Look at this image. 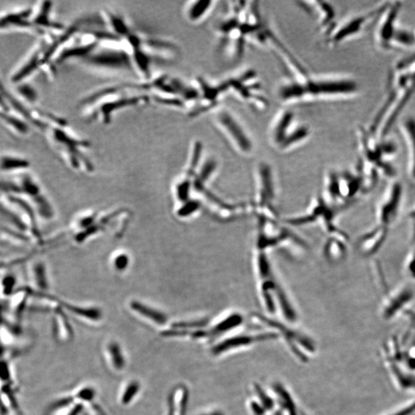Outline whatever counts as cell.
I'll list each match as a JSON object with an SVG mask.
<instances>
[{
  "label": "cell",
  "instance_id": "15",
  "mask_svg": "<svg viewBox=\"0 0 415 415\" xmlns=\"http://www.w3.org/2000/svg\"><path fill=\"white\" fill-rule=\"evenodd\" d=\"M401 132L406 146L409 174L415 181V117L408 116L402 120Z\"/></svg>",
  "mask_w": 415,
  "mask_h": 415
},
{
  "label": "cell",
  "instance_id": "40",
  "mask_svg": "<svg viewBox=\"0 0 415 415\" xmlns=\"http://www.w3.org/2000/svg\"><path fill=\"white\" fill-rule=\"evenodd\" d=\"M128 262H129L128 257L125 254H120L118 256L115 257V260H114V266L116 270H125L128 267Z\"/></svg>",
  "mask_w": 415,
  "mask_h": 415
},
{
  "label": "cell",
  "instance_id": "5",
  "mask_svg": "<svg viewBox=\"0 0 415 415\" xmlns=\"http://www.w3.org/2000/svg\"><path fill=\"white\" fill-rule=\"evenodd\" d=\"M388 3L389 2H381L367 12L352 15L338 25H334L332 30L327 36V42L331 46H335L362 33L369 27V25L376 22L378 17L385 10Z\"/></svg>",
  "mask_w": 415,
  "mask_h": 415
},
{
  "label": "cell",
  "instance_id": "28",
  "mask_svg": "<svg viewBox=\"0 0 415 415\" xmlns=\"http://www.w3.org/2000/svg\"><path fill=\"white\" fill-rule=\"evenodd\" d=\"M19 100H22L26 105L35 107L38 101V93L32 85L26 82L15 85V93Z\"/></svg>",
  "mask_w": 415,
  "mask_h": 415
},
{
  "label": "cell",
  "instance_id": "23",
  "mask_svg": "<svg viewBox=\"0 0 415 415\" xmlns=\"http://www.w3.org/2000/svg\"><path fill=\"white\" fill-rule=\"evenodd\" d=\"M242 321H243V317H241V314H232L222 321H219L218 324L213 326L210 329H207L208 338H214V337L221 335L226 333L227 331L238 327L242 323Z\"/></svg>",
  "mask_w": 415,
  "mask_h": 415
},
{
  "label": "cell",
  "instance_id": "46",
  "mask_svg": "<svg viewBox=\"0 0 415 415\" xmlns=\"http://www.w3.org/2000/svg\"><path fill=\"white\" fill-rule=\"evenodd\" d=\"M275 415H282V413H281V411H279V412L275 413Z\"/></svg>",
  "mask_w": 415,
  "mask_h": 415
},
{
  "label": "cell",
  "instance_id": "6",
  "mask_svg": "<svg viewBox=\"0 0 415 415\" xmlns=\"http://www.w3.org/2000/svg\"><path fill=\"white\" fill-rule=\"evenodd\" d=\"M306 97L342 98L350 97L358 91V85L349 79L341 77L308 78L301 81Z\"/></svg>",
  "mask_w": 415,
  "mask_h": 415
},
{
  "label": "cell",
  "instance_id": "12",
  "mask_svg": "<svg viewBox=\"0 0 415 415\" xmlns=\"http://www.w3.org/2000/svg\"><path fill=\"white\" fill-rule=\"evenodd\" d=\"M47 42L45 39L39 42V44L32 51L25 61L15 69L10 77L11 83L14 85L23 83L27 78L30 77L36 70L42 68V57Z\"/></svg>",
  "mask_w": 415,
  "mask_h": 415
},
{
  "label": "cell",
  "instance_id": "43",
  "mask_svg": "<svg viewBox=\"0 0 415 415\" xmlns=\"http://www.w3.org/2000/svg\"><path fill=\"white\" fill-rule=\"evenodd\" d=\"M409 216H410V218L412 222V226H413V228H412V242H413V245H415V208L411 211Z\"/></svg>",
  "mask_w": 415,
  "mask_h": 415
},
{
  "label": "cell",
  "instance_id": "16",
  "mask_svg": "<svg viewBox=\"0 0 415 415\" xmlns=\"http://www.w3.org/2000/svg\"><path fill=\"white\" fill-rule=\"evenodd\" d=\"M388 230L375 225L372 229L360 238L358 247L360 252L365 255L376 253L382 248L388 236Z\"/></svg>",
  "mask_w": 415,
  "mask_h": 415
},
{
  "label": "cell",
  "instance_id": "9",
  "mask_svg": "<svg viewBox=\"0 0 415 415\" xmlns=\"http://www.w3.org/2000/svg\"><path fill=\"white\" fill-rule=\"evenodd\" d=\"M255 317L259 320V321L263 322L264 324L269 325V327H272L274 329L277 331H280L284 337H285V341H287L288 344L290 347L291 351L296 354V356L302 360V361H306V357L300 350L299 349L296 343L301 344V345L303 346L304 348H307L309 351H313L314 350V344L312 341H311L309 338L306 336L303 335L300 333L296 332L293 330L290 329L289 327L278 322V321H274L272 319L268 318V317H264L261 314H255Z\"/></svg>",
  "mask_w": 415,
  "mask_h": 415
},
{
  "label": "cell",
  "instance_id": "24",
  "mask_svg": "<svg viewBox=\"0 0 415 415\" xmlns=\"http://www.w3.org/2000/svg\"><path fill=\"white\" fill-rule=\"evenodd\" d=\"M106 354L112 369L120 371L125 368L126 361L122 348L118 342L115 341L108 342L106 346Z\"/></svg>",
  "mask_w": 415,
  "mask_h": 415
},
{
  "label": "cell",
  "instance_id": "41",
  "mask_svg": "<svg viewBox=\"0 0 415 415\" xmlns=\"http://www.w3.org/2000/svg\"><path fill=\"white\" fill-rule=\"evenodd\" d=\"M250 408H251L252 412L255 415H264L265 414V411H266L262 405L255 402H251Z\"/></svg>",
  "mask_w": 415,
  "mask_h": 415
},
{
  "label": "cell",
  "instance_id": "44",
  "mask_svg": "<svg viewBox=\"0 0 415 415\" xmlns=\"http://www.w3.org/2000/svg\"><path fill=\"white\" fill-rule=\"evenodd\" d=\"M415 410V405H412L410 408L409 409H404L403 411L400 412V413L396 414L395 415H409L411 413H412L413 411Z\"/></svg>",
  "mask_w": 415,
  "mask_h": 415
},
{
  "label": "cell",
  "instance_id": "32",
  "mask_svg": "<svg viewBox=\"0 0 415 415\" xmlns=\"http://www.w3.org/2000/svg\"><path fill=\"white\" fill-rule=\"evenodd\" d=\"M273 388L275 393L279 396V401L284 409L288 412L289 415H299L296 405L288 391L280 384H275Z\"/></svg>",
  "mask_w": 415,
  "mask_h": 415
},
{
  "label": "cell",
  "instance_id": "33",
  "mask_svg": "<svg viewBox=\"0 0 415 415\" xmlns=\"http://www.w3.org/2000/svg\"><path fill=\"white\" fill-rule=\"evenodd\" d=\"M309 134H310V131H309V127L306 125L297 127L296 129L290 131L280 147H282V149H287L288 147L296 145L306 139L309 136Z\"/></svg>",
  "mask_w": 415,
  "mask_h": 415
},
{
  "label": "cell",
  "instance_id": "2",
  "mask_svg": "<svg viewBox=\"0 0 415 415\" xmlns=\"http://www.w3.org/2000/svg\"><path fill=\"white\" fill-rule=\"evenodd\" d=\"M43 132L51 145L57 152L63 154L73 169H84L93 172V164L85 155V150L90 147V142L73 134L69 130L67 123L49 125Z\"/></svg>",
  "mask_w": 415,
  "mask_h": 415
},
{
  "label": "cell",
  "instance_id": "22",
  "mask_svg": "<svg viewBox=\"0 0 415 415\" xmlns=\"http://www.w3.org/2000/svg\"><path fill=\"white\" fill-rule=\"evenodd\" d=\"M294 115L292 111H285L278 120L273 130V139L275 144L281 146L290 132L293 122Z\"/></svg>",
  "mask_w": 415,
  "mask_h": 415
},
{
  "label": "cell",
  "instance_id": "27",
  "mask_svg": "<svg viewBox=\"0 0 415 415\" xmlns=\"http://www.w3.org/2000/svg\"><path fill=\"white\" fill-rule=\"evenodd\" d=\"M348 239H344V238L331 237L325 248L327 258L334 262H338V261L339 262L340 260L344 259L347 253L346 243L348 242Z\"/></svg>",
  "mask_w": 415,
  "mask_h": 415
},
{
  "label": "cell",
  "instance_id": "35",
  "mask_svg": "<svg viewBox=\"0 0 415 415\" xmlns=\"http://www.w3.org/2000/svg\"><path fill=\"white\" fill-rule=\"evenodd\" d=\"M34 276L36 284L41 289H47L48 282L46 278V269L42 263H38L34 267Z\"/></svg>",
  "mask_w": 415,
  "mask_h": 415
},
{
  "label": "cell",
  "instance_id": "1",
  "mask_svg": "<svg viewBox=\"0 0 415 415\" xmlns=\"http://www.w3.org/2000/svg\"><path fill=\"white\" fill-rule=\"evenodd\" d=\"M415 90V52L395 66L383 105L370 125V132L384 139Z\"/></svg>",
  "mask_w": 415,
  "mask_h": 415
},
{
  "label": "cell",
  "instance_id": "10",
  "mask_svg": "<svg viewBox=\"0 0 415 415\" xmlns=\"http://www.w3.org/2000/svg\"><path fill=\"white\" fill-rule=\"evenodd\" d=\"M32 13L33 8H25L7 12L1 17V30L29 31L38 36L45 38L44 35L39 29H36L32 23Z\"/></svg>",
  "mask_w": 415,
  "mask_h": 415
},
{
  "label": "cell",
  "instance_id": "45",
  "mask_svg": "<svg viewBox=\"0 0 415 415\" xmlns=\"http://www.w3.org/2000/svg\"><path fill=\"white\" fill-rule=\"evenodd\" d=\"M201 415H224V414L221 411H213L209 413L203 414Z\"/></svg>",
  "mask_w": 415,
  "mask_h": 415
},
{
  "label": "cell",
  "instance_id": "25",
  "mask_svg": "<svg viewBox=\"0 0 415 415\" xmlns=\"http://www.w3.org/2000/svg\"><path fill=\"white\" fill-rule=\"evenodd\" d=\"M169 398L172 399L176 415H186L189 403V391L184 385H178L169 393Z\"/></svg>",
  "mask_w": 415,
  "mask_h": 415
},
{
  "label": "cell",
  "instance_id": "21",
  "mask_svg": "<svg viewBox=\"0 0 415 415\" xmlns=\"http://www.w3.org/2000/svg\"><path fill=\"white\" fill-rule=\"evenodd\" d=\"M314 4H315L314 6L319 15L318 19L321 27L324 29V33L327 36L335 25H334V16H335L334 8L329 3L322 2V1L314 2Z\"/></svg>",
  "mask_w": 415,
  "mask_h": 415
},
{
  "label": "cell",
  "instance_id": "19",
  "mask_svg": "<svg viewBox=\"0 0 415 415\" xmlns=\"http://www.w3.org/2000/svg\"><path fill=\"white\" fill-rule=\"evenodd\" d=\"M412 299L413 293L412 290L407 288H400L399 290L391 294L388 299H387L386 300L385 311L386 317L393 315L394 313L396 312L404 305L407 304Z\"/></svg>",
  "mask_w": 415,
  "mask_h": 415
},
{
  "label": "cell",
  "instance_id": "11",
  "mask_svg": "<svg viewBox=\"0 0 415 415\" xmlns=\"http://www.w3.org/2000/svg\"><path fill=\"white\" fill-rule=\"evenodd\" d=\"M218 121L224 132H226L233 142H235L238 149L242 152L252 151V141L239 122L228 111H221L218 115Z\"/></svg>",
  "mask_w": 415,
  "mask_h": 415
},
{
  "label": "cell",
  "instance_id": "4",
  "mask_svg": "<svg viewBox=\"0 0 415 415\" xmlns=\"http://www.w3.org/2000/svg\"><path fill=\"white\" fill-rule=\"evenodd\" d=\"M151 100L152 97L146 93H125L110 96L89 108L90 110L89 118L91 120H98L102 123L108 125L117 111L146 104Z\"/></svg>",
  "mask_w": 415,
  "mask_h": 415
},
{
  "label": "cell",
  "instance_id": "26",
  "mask_svg": "<svg viewBox=\"0 0 415 415\" xmlns=\"http://www.w3.org/2000/svg\"><path fill=\"white\" fill-rule=\"evenodd\" d=\"M55 312L57 316L54 325L56 335L59 337V339L65 341L73 339V332L71 324L68 321L67 317L63 312L62 308L55 309Z\"/></svg>",
  "mask_w": 415,
  "mask_h": 415
},
{
  "label": "cell",
  "instance_id": "7",
  "mask_svg": "<svg viewBox=\"0 0 415 415\" xmlns=\"http://www.w3.org/2000/svg\"><path fill=\"white\" fill-rule=\"evenodd\" d=\"M402 195L403 189L398 182H392L385 189L375 208V225L389 230L399 215Z\"/></svg>",
  "mask_w": 415,
  "mask_h": 415
},
{
  "label": "cell",
  "instance_id": "17",
  "mask_svg": "<svg viewBox=\"0 0 415 415\" xmlns=\"http://www.w3.org/2000/svg\"><path fill=\"white\" fill-rule=\"evenodd\" d=\"M1 120L5 126L15 135L26 136L30 133L32 125L3 103H1Z\"/></svg>",
  "mask_w": 415,
  "mask_h": 415
},
{
  "label": "cell",
  "instance_id": "38",
  "mask_svg": "<svg viewBox=\"0 0 415 415\" xmlns=\"http://www.w3.org/2000/svg\"><path fill=\"white\" fill-rule=\"evenodd\" d=\"M2 216H5V219L8 220L9 222L12 223L14 226L19 228V230H25V224L17 217L15 214L11 211H8L6 208H2Z\"/></svg>",
  "mask_w": 415,
  "mask_h": 415
},
{
  "label": "cell",
  "instance_id": "30",
  "mask_svg": "<svg viewBox=\"0 0 415 415\" xmlns=\"http://www.w3.org/2000/svg\"><path fill=\"white\" fill-rule=\"evenodd\" d=\"M415 45V35L406 29L398 28L392 39V49L413 47Z\"/></svg>",
  "mask_w": 415,
  "mask_h": 415
},
{
  "label": "cell",
  "instance_id": "18",
  "mask_svg": "<svg viewBox=\"0 0 415 415\" xmlns=\"http://www.w3.org/2000/svg\"><path fill=\"white\" fill-rule=\"evenodd\" d=\"M28 293L30 296H34L36 297L42 298V299H48V300L56 302L59 306H63V309H67L70 312L73 313L76 315L84 317V318L90 319L91 321H98L101 318L102 312L100 309H96V308L78 307V306L65 303V302H63V301L59 300L55 296H50V295H48L44 292L32 290L31 289H29Z\"/></svg>",
  "mask_w": 415,
  "mask_h": 415
},
{
  "label": "cell",
  "instance_id": "8",
  "mask_svg": "<svg viewBox=\"0 0 415 415\" xmlns=\"http://www.w3.org/2000/svg\"><path fill=\"white\" fill-rule=\"evenodd\" d=\"M401 8L402 2H389L375 22V42L381 49L387 51L392 49V39L399 28L397 26V19Z\"/></svg>",
  "mask_w": 415,
  "mask_h": 415
},
{
  "label": "cell",
  "instance_id": "39",
  "mask_svg": "<svg viewBox=\"0 0 415 415\" xmlns=\"http://www.w3.org/2000/svg\"><path fill=\"white\" fill-rule=\"evenodd\" d=\"M15 285V279L12 275H7L4 278L2 281V286H3L4 294L6 296H9L13 292L14 287Z\"/></svg>",
  "mask_w": 415,
  "mask_h": 415
},
{
  "label": "cell",
  "instance_id": "37",
  "mask_svg": "<svg viewBox=\"0 0 415 415\" xmlns=\"http://www.w3.org/2000/svg\"><path fill=\"white\" fill-rule=\"evenodd\" d=\"M75 395L77 398L78 402L83 404L90 403L94 399L95 396H96V392L93 388L87 387V388H83L81 390L79 391Z\"/></svg>",
  "mask_w": 415,
  "mask_h": 415
},
{
  "label": "cell",
  "instance_id": "36",
  "mask_svg": "<svg viewBox=\"0 0 415 415\" xmlns=\"http://www.w3.org/2000/svg\"><path fill=\"white\" fill-rule=\"evenodd\" d=\"M255 390L258 398L260 399L261 404H262L264 409L266 411L272 410L274 408V402L272 398H270L269 395L264 392L260 385H255Z\"/></svg>",
  "mask_w": 415,
  "mask_h": 415
},
{
  "label": "cell",
  "instance_id": "34",
  "mask_svg": "<svg viewBox=\"0 0 415 415\" xmlns=\"http://www.w3.org/2000/svg\"><path fill=\"white\" fill-rule=\"evenodd\" d=\"M141 390V385L138 381H131L125 386L120 396V402L124 406H127L132 403L135 397Z\"/></svg>",
  "mask_w": 415,
  "mask_h": 415
},
{
  "label": "cell",
  "instance_id": "42",
  "mask_svg": "<svg viewBox=\"0 0 415 415\" xmlns=\"http://www.w3.org/2000/svg\"><path fill=\"white\" fill-rule=\"evenodd\" d=\"M2 381L5 380L6 382L10 380V371H9V368L6 361L2 362Z\"/></svg>",
  "mask_w": 415,
  "mask_h": 415
},
{
  "label": "cell",
  "instance_id": "13",
  "mask_svg": "<svg viewBox=\"0 0 415 415\" xmlns=\"http://www.w3.org/2000/svg\"><path fill=\"white\" fill-rule=\"evenodd\" d=\"M53 8V2L51 1H42L38 5L37 8H33L32 15V22L35 27L39 29L44 36H52L53 32L58 34L63 32L66 28L63 24L55 22L51 12Z\"/></svg>",
  "mask_w": 415,
  "mask_h": 415
},
{
  "label": "cell",
  "instance_id": "29",
  "mask_svg": "<svg viewBox=\"0 0 415 415\" xmlns=\"http://www.w3.org/2000/svg\"><path fill=\"white\" fill-rule=\"evenodd\" d=\"M30 166V162L23 158L17 157L14 155H2L1 159V169L2 172H13V171L25 170Z\"/></svg>",
  "mask_w": 415,
  "mask_h": 415
},
{
  "label": "cell",
  "instance_id": "3",
  "mask_svg": "<svg viewBox=\"0 0 415 415\" xmlns=\"http://www.w3.org/2000/svg\"><path fill=\"white\" fill-rule=\"evenodd\" d=\"M80 61L85 66L100 71L135 73L130 52L124 41L101 42Z\"/></svg>",
  "mask_w": 415,
  "mask_h": 415
},
{
  "label": "cell",
  "instance_id": "20",
  "mask_svg": "<svg viewBox=\"0 0 415 415\" xmlns=\"http://www.w3.org/2000/svg\"><path fill=\"white\" fill-rule=\"evenodd\" d=\"M130 308L134 312L137 313L138 315L142 316L144 318L148 319L149 321L158 325H163L167 322L168 317L165 313L157 309H152V307H149L138 301L131 302Z\"/></svg>",
  "mask_w": 415,
  "mask_h": 415
},
{
  "label": "cell",
  "instance_id": "14",
  "mask_svg": "<svg viewBox=\"0 0 415 415\" xmlns=\"http://www.w3.org/2000/svg\"><path fill=\"white\" fill-rule=\"evenodd\" d=\"M278 337H279V334L273 332L262 333V334H254V335L244 334V335L235 336L232 338L224 340L214 345L211 348V353L214 355H219L231 349L242 348V347L250 345L254 343L275 340Z\"/></svg>",
  "mask_w": 415,
  "mask_h": 415
},
{
  "label": "cell",
  "instance_id": "31",
  "mask_svg": "<svg viewBox=\"0 0 415 415\" xmlns=\"http://www.w3.org/2000/svg\"><path fill=\"white\" fill-rule=\"evenodd\" d=\"M211 1H196L190 4L187 8L188 19L192 22L201 19L211 7Z\"/></svg>",
  "mask_w": 415,
  "mask_h": 415
}]
</instances>
